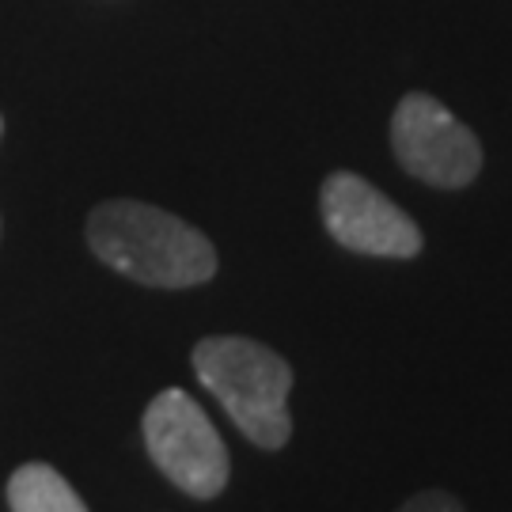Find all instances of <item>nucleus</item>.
I'll return each instance as SVG.
<instances>
[{
  "instance_id": "1",
  "label": "nucleus",
  "mask_w": 512,
  "mask_h": 512,
  "mask_svg": "<svg viewBox=\"0 0 512 512\" xmlns=\"http://www.w3.org/2000/svg\"><path fill=\"white\" fill-rule=\"evenodd\" d=\"M88 247L110 270L152 289H194L217 274V251L194 224L129 198L95 205Z\"/></svg>"
},
{
  "instance_id": "2",
  "label": "nucleus",
  "mask_w": 512,
  "mask_h": 512,
  "mask_svg": "<svg viewBox=\"0 0 512 512\" xmlns=\"http://www.w3.org/2000/svg\"><path fill=\"white\" fill-rule=\"evenodd\" d=\"M194 372L251 444L266 452L289 444L293 437V414H289L293 368L281 353L255 338L217 334L194 346Z\"/></svg>"
},
{
  "instance_id": "3",
  "label": "nucleus",
  "mask_w": 512,
  "mask_h": 512,
  "mask_svg": "<svg viewBox=\"0 0 512 512\" xmlns=\"http://www.w3.org/2000/svg\"><path fill=\"white\" fill-rule=\"evenodd\" d=\"M141 429H145V448L152 463L183 494L213 501L228 486V475H232L228 444L220 440L217 425L209 421L202 403H194L183 387L160 391L148 403Z\"/></svg>"
},
{
  "instance_id": "4",
  "label": "nucleus",
  "mask_w": 512,
  "mask_h": 512,
  "mask_svg": "<svg viewBox=\"0 0 512 512\" xmlns=\"http://www.w3.org/2000/svg\"><path fill=\"white\" fill-rule=\"evenodd\" d=\"M391 148L406 175L440 190H463L482 171V145L440 99L403 95L391 118Z\"/></svg>"
},
{
  "instance_id": "5",
  "label": "nucleus",
  "mask_w": 512,
  "mask_h": 512,
  "mask_svg": "<svg viewBox=\"0 0 512 512\" xmlns=\"http://www.w3.org/2000/svg\"><path fill=\"white\" fill-rule=\"evenodd\" d=\"M319 209H323V228L330 232V239L342 243L346 251L372 258L421 255L425 239L418 224L353 171L327 175V183L319 190Z\"/></svg>"
},
{
  "instance_id": "6",
  "label": "nucleus",
  "mask_w": 512,
  "mask_h": 512,
  "mask_svg": "<svg viewBox=\"0 0 512 512\" xmlns=\"http://www.w3.org/2000/svg\"><path fill=\"white\" fill-rule=\"evenodd\" d=\"M8 509L12 512H88L69 478L57 475L50 463H23L8 478Z\"/></svg>"
},
{
  "instance_id": "7",
  "label": "nucleus",
  "mask_w": 512,
  "mask_h": 512,
  "mask_svg": "<svg viewBox=\"0 0 512 512\" xmlns=\"http://www.w3.org/2000/svg\"><path fill=\"white\" fill-rule=\"evenodd\" d=\"M395 512H463V505L452 494H444V490H421Z\"/></svg>"
},
{
  "instance_id": "8",
  "label": "nucleus",
  "mask_w": 512,
  "mask_h": 512,
  "mask_svg": "<svg viewBox=\"0 0 512 512\" xmlns=\"http://www.w3.org/2000/svg\"><path fill=\"white\" fill-rule=\"evenodd\" d=\"M0 129H4V122H0Z\"/></svg>"
}]
</instances>
